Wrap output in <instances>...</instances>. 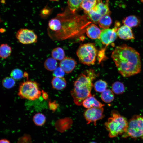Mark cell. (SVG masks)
<instances>
[{
	"label": "cell",
	"mask_w": 143,
	"mask_h": 143,
	"mask_svg": "<svg viewBox=\"0 0 143 143\" xmlns=\"http://www.w3.org/2000/svg\"><path fill=\"white\" fill-rule=\"evenodd\" d=\"M92 22L86 15L66 9L48 22L47 33L53 40L61 41L81 36Z\"/></svg>",
	"instance_id": "obj_1"
},
{
	"label": "cell",
	"mask_w": 143,
	"mask_h": 143,
	"mask_svg": "<svg viewBox=\"0 0 143 143\" xmlns=\"http://www.w3.org/2000/svg\"><path fill=\"white\" fill-rule=\"evenodd\" d=\"M111 57L119 73L124 77L134 75L141 71L139 53L125 44L116 47L112 52Z\"/></svg>",
	"instance_id": "obj_2"
},
{
	"label": "cell",
	"mask_w": 143,
	"mask_h": 143,
	"mask_svg": "<svg viewBox=\"0 0 143 143\" xmlns=\"http://www.w3.org/2000/svg\"><path fill=\"white\" fill-rule=\"evenodd\" d=\"M97 75L93 69H89L79 75L70 92L76 105H81L86 98L91 95V92L94 86L92 82Z\"/></svg>",
	"instance_id": "obj_3"
},
{
	"label": "cell",
	"mask_w": 143,
	"mask_h": 143,
	"mask_svg": "<svg viewBox=\"0 0 143 143\" xmlns=\"http://www.w3.org/2000/svg\"><path fill=\"white\" fill-rule=\"evenodd\" d=\"M104 125L108 132L109 137L113 138L126 132L128 122L126 118L114 110L111 112V117L105 122Z\"/></svg>",
	"instance_id": "obj_4"
},
{
	"label": "cell",
	"mask_w": 143,
	"mask_h": 143,
	"mask_svg": "<svg viewBox=\"0 0 143 143\" xmlns=\"http://www.w3.org/2000/svg\"><path fill=\"white\" fill-rule=\"evenodd\" d=\"M97 53L95 44L88 43L81 45L76 54L80 63L90 66L94 64Z\"/></svg>",
	"instance_id": "obj_5"
},
{
	"label": "cell",
	"mask_w": 143,
	"mask_h": 143,
	"mask_svg": "<svg viewBox=\"0 0 143 143\" xmlns=\"http://www.w3.org/2000/svg\"><path fill=\"white\" fill-rule=\"evenodd\" d=\"M41 93L36 82L27 81L20 84L18 95L21 98L34 100L39 98Z\"/></svg>",
	"instance_id": "obj_6"
},
{
	"label": "cell",
	"mask_w": 143,
	"mask_h": 143,
	"mask_svg": "<svg viewBox=\"0 0 143 143\" xmlns=\"http://www.w3.org/2000/svg\"><path fill=\"white\" fill-rule=\"evenodd\" d=\"M143 136V117L134 115L129 120L127 131L122 136L123 138L130 137L136 139Z\"/></svg>",
	"instance_id": "obj_7"
},
{
	"label": "cell",
	"mask_w": 143,
	"mask_h": 143,
	"mask_svg": "<svg viewBox=\"0 0 143 143\" xmlns=\"http://www.w3.org/2000/svg\"><path fill=\"white\" fill-rule=\"evenodd\" d=\"M16 37L18 41L24 44H28L37 42V36L32 30L22 28L17 32Z\"/></svg>",
	"instance_id": "obj_8"
},
{
	"label": "cell",
	"mask_w": 143,
	"mask_h": 143,
	"mask_svg": "<svg viewBox=\"0 0 143 143\" xmlns=\"http://www.w3.org/2000/svg\"><path fill=\"white\" fill-rule=\"evenodd\" d=\"M103 111V107L92 108L86 110L84 113V116L87 122V124L93 123L96 126V122L104 117Z\"/></svg>",
	"instance_id": "obj_9"
},
{
	"label": "cell",
	"mask_w": 143,
	"mask_h": 143,
	"mask_svg": "<svg viewBox=\"0 0 143 143\" xmlns=\"http://www.w3.org/2000/svg\"><path fill=\"white\" fill-rule=\"evenodd\" d=\"M117 30L114 28L102 30L99 37L102 44L107 46L114 42L117 38Z\"/></svg>",
	"instance_id": "obj_10"
},
{
	"label": "cell",
	"mask_w": 143,
	"mask_h": 143,
	"mask_svg": "<svg viewBox=\"0 0 143 143\" xmlns=\"http://www.w3.org/2000/svg\"><path fill=\"white\" fill-rule=\"evenodd\" d=\"M117 33V36L122 39L131 40L135 39L134 35L131 28L125 25L119 27Z\"/></svg>",
	"instance_id": "obj_11"
},
{
	"label": "cell",
	"mask_w": 143,
	"mask_h": 143,
	"mask_svg": "<svg viewBox=\"0 0 143 143\" xmlns=\"http://www.w3.org/2000/svg\"><path fill=\"white\" fill-rule=\"evenodd\" d=\"M77 63L75 60L70 57H65L60 63V67L67 73L72 72L75 67Z\"/></svg>",
	"instance_id": "obj_12"
},
{
	"label": "cell",
	"mask_w": 143,
	"mask_h": 143,
	"mask_svg": "<svg viewBox=\"0 0 143 143\" xmlns=\"http://www.w3.org/2000/svg\"><path fill=\"white\" fill-rule=\"evenodd\" d=\"M82 105L85 108L89 109L92 108H101L104 105L99 101L94 96L91 95L86 98L83 102Z\"/></svg>",
	"instance_id": "obj_13"
},
{
	"label": "cell",
	"mask_w": 143,
	"mask_h": 143,
	"mask_svg": "<svg viewBox=\"0 0 143 143\" xmlns=\"http://www.w3.org/2000/svg\"><path fill=\"white\" fill-rule=\"evenodd\" d=\"M108 2L109 0H106L105 3H104L101 0L92 9L98 12L102 16L110 15L111 12L109 8Z\"/></svg>",
	"instance_id": "obj_14"
},
{
	"label": "cell",
	"mask_w": 143,
	"mask_h": 143,
	"mask_svg": "<svg viewBox=\"0 0 143 143\" xmlns=\"http://www.w3.org/2000/svg\"><path fill=\"white\" fill-rule=\"evenodd\" d=\"M101 31L96 25L92 24L86 29V33L87 36L92 39H99Z\"/></svg>",
	"instance_id": "obj_15"
},
{
	"label": "cell",
	"mask_w": 143,
	"mask_h": 143,
	"mask_svg": "<svg viewBox=\"0 0 143 143\" xmlns=\"http://www.w3.org/2000/svg\"><path fill=\"white\" fill-rule=\"evenodd\" d=\"M72 123V120L70 118H66L58 120L56 122V126L57 129L62 132L69 128Z\"/></svg>",
	"instance_id": "obj_16"
},
{
	"label": "cell",
	"mask_w": 143,
	"mask_h": 143,
	"mask_svg": "<svg viewBox=\"0 0 143 143\" xmlns=\"http://www.w3.org/2000/svg\"><path fill=\"white\" fill-rule=\"evenodd\" d=\"M125 25L131 28L138 26L140 24V20L137 17L134 15L128 16L124 18L122 21Z\"/></svg>",
	"instance_id": "obj_17"
},
{
	"label": "cell",
	"mask_w": 143,
	"mask_h": 143,
	"mask_svg": "<svg viewBox=\"0 0 143 143\" xmlns=\"http://www.w3.org/2000/svg\"><path fill=\"white\" fill-rule=\"evenodd\" d=\"M101 0H83L81 3L80 7L87 14Z\"/></svg>",
	"instance_id": "obj_18"
},
{
	"label": "cell",
	"mask_w": 143,
	"mask_h": 143,
	"mask_svg": "<svg viewBox=\"0 0 143 143\" xmlns=\"http://www.w3.org/2000/svg\"><path fill=\"white\" fill-rule=\"evenodd\" d=\"M51 84L53 87L56 90H61L65 88L66 85V82L63 77H54L52 80Z\"/></svg>",
	"instance_id": "obj_19"
},
{
	"label": "cell",
	"mask_w": 143,
	"mask_h": 143,
	"mask_svg": "<svg viewBox=\"0 0 143 143\" xmlns=\"http://www.w3.org/2000/svg\"><path fill=\"white\" fill-rule=\"evenodd\" d=\"M98 23L100 28L104 29H108L112 23V20L109 15H104L101 17Z\"/></svg>",
	"instance_id": "obj_20"
},
{
	"label": "cell",
	"mask_w": 143,
	"mask_h": 143,
	"mask_svg": "<svg viewBox=\"0 0 143 143\" xmlns=\"http://www.w3.org/2000/svg\"><path fill=\"white\" fill-rule=\"evenodd\" d=\"M114 94L112 91L106 89L102 93L101 98L102 100L106 103H109L112 101L114 99Z\"/></svg>",
	"instance_id": "obj_21"
},
{
	"label": "cell",
	"mask_w": 143,
	"mask_h": 143,
	"mask_svg": "<svg viewBox=\"0 0 143 143\" xmlns=\"http://www.w3.org/2000/svg\"><path fill=\"white\" fill-rule=\"evenodd\" d=\"M44 65L45 68L47 70L53 71L57 68V63L56 60L53 57H49L46 60Z\"/></svg>",
	"instance_id": "obj_22"
},
{
	"label": "cell",
	"mask_w": 143,
	"mask_h": 143,
	"mask_svg": "<svg viewBox=\"0 0 143 143\" xmlns=\"http://www.w3.org/2000/svg\"><path fill=\"white\" fill-rule=\"evenodd\" d=\"M51 56L55 60L61 61L65 57L64 51L62 48L57 47L53 50L51 52Z\"/></svg>",
	"instance_id": "obj_23"
},
{
	"label": "cell",
	"mask_w": 143,
	"mask_h": 143,
	"mask_svg": "<svg viewBox=\"0 0 143 143\" xmlns=\"http://www.w3.org/2000/svg\"><path fill=\"white\" fill-rule=\"evenodd\" d=\"M12 48L7 44H2L0 47V56L3 59H6L11 55Z\"/></svg>",
	"instance_id": "obj_24"
},
{
	"label": "cell",
	"mask_w": 143,
	"mask_h": 143,
	"mask_svg": "<svg viewBox=\"0 0 143 143\" xmlns=\"http://www.w3.org/2000/svg\"><path fill=\"white\" fill-rule=\"evenodd\" d=\"M112 91L117 95L123 93L125 91L124 86L123 83L119 81L114 82L112 85Z\"/></svg>",
	"instance_id": "obj_25"
},
{
	"label": "cell",
	"mask_w": 143,
	"mask_h": 143,
	"mask_svg": "<svg viewBox=\"0 0 143 143\" xmlns=\"http://www.w3.org/2000/svg\"><path fill=\"white\" fill-rule=\"evenodd\" d=\"M33 120L34 123L36 126H42L45 124L46 121V118L43 114L38 113L34 116Z\"/></svg>",
	"instance_id": "obj_26"
},
{
	"label": "cell",
	"mask_w": 143,
	"mask_h": 143,
	"mask_svg": "<svg viewBox=\"0 0 143 143\" xmlns=\"http://www.w3.org/2000/svg\"><path fill=\"white\" fill-rule=\"evenodd\" d=\"M107 86L106 82L102 80H99L95 83L94 87L96 92H102L106 90Z\"/></svg>",
	"instance_id": "obj_27"
},
{
	"label": "cell",
	"mask_w": 143,
	"mask_h": 143,
	"mask_svg": "<svg viewBox=\"0 0 143 143\" xmlns=\"http://www.w3.org/2000/svg\"><path fill=\"white\" fill-rule=\"evenodd\" d=\"M87 14L91 21L96 24L98 23L99 19L102 16L99 12L93 9L91 10Z\"/></svg>",
	"instance_id": "obj_28"
},
{
	"label": "cell",
	"mask_w": 143,
	"mask_h": 143,
	"mask_svg": "<svg viewBox=\"0 0 143 143\" xmlns=\"http://www.w3.org/2000/svg\"><path fill=\"white\" fill-rule=\"evenodd\" d=\"M83 0H68V4L69 9L74 12L80 7V5Z\"/></svg>",
	"instance_id": "obj_29"
},
{
	"label": "cell",
	"mask_w": 143,
	"mask_h": 143,
	"mask_svg": "<svg viewBox=\"0 0 143 143\" xmlns=\"http://www.w3.org/2000/svg\"><path fill=\"white\" fill-rule=\"evenodd\" d=\"M15 83L14 79L11 77H7L2 81V84L5 88L10 89L12 88Z\"/></svg>",
	"instance_id": "obj_30"
},
{
	"label": "cell",
	"mask_w": 143,
	"mask_h": 143,
	"mask_svg": "<svg viewBox=\"0 0 143 143\" xmlns=\"http://www.w3.org/2000/svg\"><path fill=\"white\" fill-rule=\"evenodd\" d=\"M22 71L19 69H15L11 72L10 75L11 77L15 80L21 79L23 76Z\"/></svg>",
	"instance_id": "obj_31"
},
{
	"label": "cell",
	"mask_w": 143,
	"mask_h": 143,
	"mask_svg": "<svg viewBox=\"0 0 143 143\" xmlns=\"http://www.w3.org/2000/svg\"><path fill=\"white\" fill-rule=\"evenodd\" d=\"M52 10V9L50 8L47 5H46L41 11L40 16L44 19L47 18L51 14Z\"/></svg>",
	"instance_id": "obj_32"
},
{
	"label": "cell",
	"mask_w": 143,
	"mask_h": 143,
	"mask_svg": "<svg viewBox=\"0 0 143 143\" xmlns=\"http://www.w3.org/2000/svg\"><path fill=\"white\" fill-rule=\"evenodd\" d=\"M106 47L102 48L98 52L97 58L99 64L106 59L105 54Z\"/></svg>",
	"instance_id": "obj_33"
},
{
	"label": "cell",
	"mask_w": 143,
	"mask_h": 143,
	"mask_svg": "<svg viewBox=\"0 0 143 143\" xmlns=\"http://www.w3.org/2000/svg\"><path fill=\"white\" fill-rule=\"evenodd\" d=\"M65 72L60 67H57L54 71L53 75L55 77H63L65 75Z\"/></svg>",
	"instance_id": "obj_34"
},
{
	"label": "cell",
	"mask_w": 143,
	"mask_h": 143,
	"mask_svg": "<svg viewBox=\"0 0 143 143\" xmlns=\"http://www.w3.org/2000/svg\"><path fill=\"white\" fill-rule=\"evenodd\" d=\"M58 105L55 101L53 102H49V107L50 109L53 111H55L57 109Z\"/></svg>",
	"instance_id": "obj_35"
},
{
	"label": "cell",
	"mask_w": 143,
	"mask_h": 143,
	"mask_svg": "<svg viewBox=\"0 0 143 143\" xmlns=\"http://www.w3.org/2000/svg\"><path fill=\"white\" fill-rule=\"evenodd\" d=\"M42 97L45 100H46L47 99L48 97V95L47 93L43 90L42 91Z\"/></svg>",
	"instance_id": "obj_36"
},
{
	"label": "cell",
	"mask_w": 143,
	"mask_h": 143,
	"mask_svg": "<svg viewBox=\"0 0 143 143\" xmlns=\"http://www.w3.org/2000/svg\"><path fill=\"white\" fill-rule=\"evenodd\" d=\"M0 143H10V142L8 140L3 139L0 140Z\"/></svg>",
	"instance_id": "obj_37"
},
{
	"label": "cell",
	"mask_w": 143,
	"mask_h": 143,
	"mask_svg": "<svg viewBox=\"0 0 143 143\" xmlns=\"http://www.w3.org/2000/svg\"><path fill=\"white\" fill-rule=\"evenodd\" d=\"M51 1H58L59 0H50Z\"/></svg>",
	"instance_id": "obj_38"
},
{
	"label": "cell",
	"mask_w": 143,
	"mask_h": 143,
	"mask_svg": "<svg viewBox=\"0 0 143 143\" xmlns=\"http://www.w3.org/2000/svg\"><path fill=\"white\" fill-rule=\"evenodd\" d=\"M90 143H96L94 142H90Z\"/></svg>",
	"instance_id": "obj_39"
},
{
	"label": "cell",
	"mask_w": 143,
	"mask_h": 143,
	"mask_svg": "<svg viewBox=\"0 0 143 143\" xmlns=\"http://www.w3.org/2000/svg\"><path fill=\"white\" fill-rule=\"evenodd\" d=\"M140 1L143 3V0H140Z\"/></svg>",
	"instance_id": "obj_40"
}]
</instances>
